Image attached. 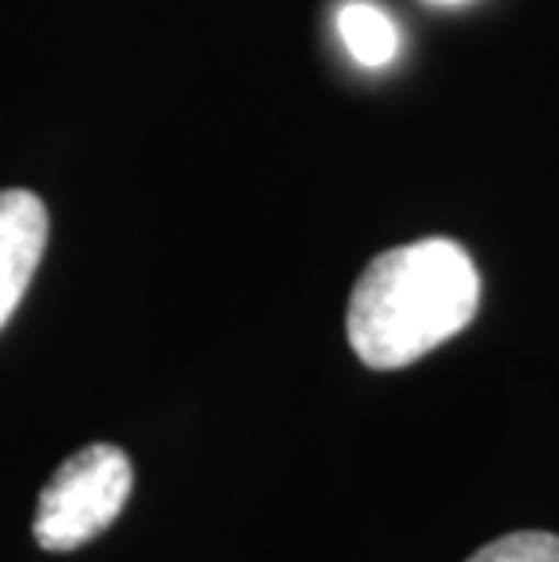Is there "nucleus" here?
Wrapping results in <instances>:
<instances>
[{
	"label": "nucleus",
	"mask_w": 559,
	"mask_h": 562,
	"mask_svg": "<svg viewBox=\"0 0 559 562\" xmlns=\"http://www.w3.org/2000/svg\"><path fill=\"white\" fill-rule=\"evenodd\" d=\"M480 308V272L469 250L429 236L382 250L356 280L345 334L371 370L418 363L472 323Z\"/></svg>",
	"instance_id": "nucleus-1"
},
{
	"label": "nucleus",
	"mask_w": 559,
	"mask_h": 562,
	"mask_svg": "<svg viewBox=\"0 0 559 562\" xmlns=\"http://www.w3.org/2000/svg\"><path fill=\"white\" fill-rule=\"evenodd\" d=\"M135 472L121 447L113 442H91L63 461L37 501L33 537L44 552H74L99 537L105 526L121 516Z\"/></svg>",
	"instance_id": "nucleus-2"
},
{
	"label": "nucleus",
	"mask_w": 559,
	"mask_h": 562,
	"mask_svg": "<svg viewBox=\"0 0 559 562\" xmlns=\"http://www.w3.org/2000/svg\"><path fill=\"white\" fill-rule=\"evenodd\" d=\"M47 247V207L37 193H0V330L15 316Z\"/></svg>",
	"instance_id": "nucleus-3"
},
{
	"label": "nucleus",
	"mask_w": 559,
	"mask_h": 562,
	"mask_svg": "<svg viewBox=\"0 0 559 562\" xmlns=\"http://www.w3.org/2000/svg\"><path fill=\"white\" fill-rule=\"evenodd\" d=\"M338 33L349 55L360 66H389L400 52V33L392 26V19L385 15L378 4H367V0H349L338 11Z\"/></svg>",
	"instance_id": "nucleus-4"
},
{
	"label": "nucleus",
	"mask_w": 559,
	"mask_h": 562,
	"mask_svg": "<svg viewBox=\"0 0 559 562\" xmlns=\"http://www.w3.org/2000/svg\"><path fill=\"white\" fill-rule=\"evenodd\" d=\"M469 562H559V537L545 530L505 533L469 555Z\"/></svg>",
	"instance_id": "nucleus-5"
},
{
	"label": "nucleus",
	"mask_w": 559,
	"mask_h": 562,
	"mask_svg": "<svg viewBox=\"0 0 559 562\" xmlns=\"http://www.w3.org/2000/svg\"><path fill=\"white\" fill-rule=\"evenodd\" d=\"M439 4H455V0H439Z\"/></svg>",
	"instance_id": "nucleus-6"
}]
</instances>
